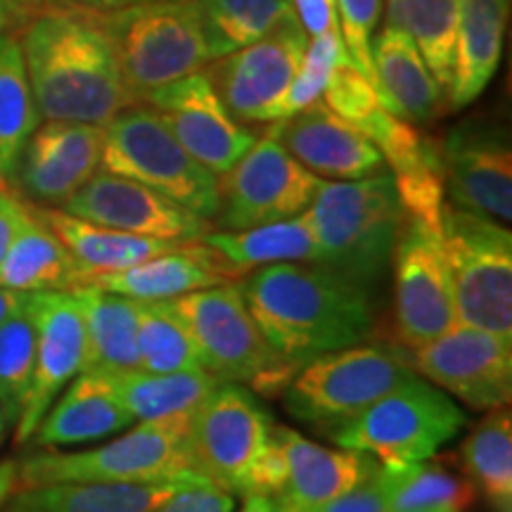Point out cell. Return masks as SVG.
I'll return each instance as SVG.
<instances>
[{"mask_svg":"<svg viewBox=\"0 0 512 512\" xmlns=\"http://www.w3.org/2000/svg\"><path fill=\"white\" fill-rule=\"evenodd\" d=\"M19 46L41 119L107 126L136 105L102 12L55 5L24 24Z\"/></svg>","mask_w":512,"mask_h":512,"instance_id":"6da1fadb","label":"cell"},{"mask_svg":"<svg viewBox=\"0 0 512 512\" xmlns=\"http://www.w3.org/2000/svg\"><path fill=\"white\" fill-rule=\"evenodd\" d=\"M240 292L266 342L299 370L373 335L368 292L320 264L261 266Z\"/></svg>","mask_w":512,"mask_h":512,"instance_id":"7a4b0ae2","label":"cell"},{"mask_svg":"<svg viewBox=\"0 0 512 512\" xmlns=\"http://www.w3.org/2000/svg\"><path fill=\"white\" fill-rule=\"evenodd\" d=\"M309 216L320 266L368 292L392 266L406 211L389 171L358 181H323Z\"/></svg>","mask_w":512,"mask_h":512,"instance_id":"3957f363","label":"cell"},{"mask_svg":"<svg viewBox=\"0 0 512 512\" xmlns=\"http://www.w3.org/2000/svg\"><path fill=\"white\" fill-rule=\"evenodd\" d=\"M195 413V411H192ZM192 413L133 422L121 437L79 453H38L19 463V489L64 482H159L202 477L192 453Z\"/></svg>","mask_w":512,"mask_h":512,"instance_id":"277c9868","label":"cell"},{"mask_svg":"<svg viewBox=\"0 0 512 512\" xmlns=\"http://www.w3.org/2000/svg\"><path fill=\"white\" fill-rule=\"evenodd\" d=\"M200 349L202 366L221 382L247 384L261 396L285 394L299 368L266 342L238 283L166 299Z\"/></svg>","mask_w":512,"mask_h":512,"instance_id":"5b68a950","label":"cell"},{"mask_svg":"<svg viewBox=\"0 0 512 512\" xmlns=\"http://www.w3.org/2000/svg\"><path fill=\"white\" fill-rule=\"evenodd\" d=\"M119 72L133 100L200 72L211 60L195 0L128 3L102 12Z\"/></svg>","mask_w":512,"mask_h":512,"instance_id":"8992f818","label":"cell"},{"mask_svg":"<svg viewBox=\"0 0 512 512\" xmlns=\"http://www.w3.org/2000/svg\"><path fill=\"white\" fill-rule=\"evenodd\" d=\"M100 171L131 178L207 221L219 214V176L197 162L145 102L105 126Z\"/></svg>","mask_w":512,"mask_h":512,"instance_id":"52a82bcc","label":"cell"},{"mask_svg":"<svg viewBox=\"0 0 512 512\" xmlns=\"http://www.w3.org/2000/svg\"><path fill=\"white\" fill-rule=\"evenodd\" d=\"M465 422L463 408L444 389L415 373L330 437L339 448L368 453L380 465H403L437 456Z\"/></svg>","mask_w":512,"mask_h":512,"instance_id":"ba28073f","label":"cell"},{"mask_svg":"<svg viewBox=\"0 0 512 512\" xmlns=\"http://www.w3.org/2000/svg\"><path fill=\"white\" fill-rule=\"evenodd\" d=\"M439 235L451 273L458 325L512 337L510 228L446 202Z\"/></svg>","mask_w":512,"mask_h":512,"instance_id":"9c48e42d","label":"cell"},{"mask_svg":"<svg viewBox=\"0 0 512 512\" xmlns=\"http://www.w3.org/2000/svg\"><path fill=\"white\" fill-rule=\"evenodd\" d=\"M413 375L392 347L354 344L306 363L285 389V408L292 418L337 430Z\"/></svg>","mask_w":512,"mask_h":512,"instance_id":"30bf717a","label":"cell"},{"mask_svg":"<svg viewBox=\"0 0 512 512\" xmlns=\"http://www.w3.org/2000/svg\"><path fill=\"white\" fill-rule=\"evenodd\" d=\"M273 430V418L245 384L221 382L192 413L197 470L230 496H249Z\"/></svg>","mask_w":512,"mask_h":512,"instance_id":"8fae6325","label":"cell"},{"mask_svg":"<svg viewBox=\"0 0 512 512\" xmlns=\"http://www.w3.org/2000/svg\"><path fill=\"white\" fill-rule=\"evenodd\" d=\"M323 178L294 159L278 138V121L228 174L219 178V230H247L304 214Z\"/></svg>","mask_w":512,"mask_h":512,"instance_id":"7c38bea8","label":"cell"},{"mask_svg":"<svg viewBox=\"0 0 512 512\" xmlns=\"http://www.w3.org/2000/svg\"><path fill=\"white\" fill-rule=\"evenodd\" d=\"M392 266L396 332L403 347L420 349L456 328V297L439 228L406 216Z\"/></svg>","mask_w":512,"mask_h":512,"instance_id":"4fadbf2b","label":"cell"},{"mask_svg":"<svg viewBox=\"0 0 512 512\" xmlns=\"http://www.w3.org/2000/svg\"><path fill=\"white\" fill-rule=\"evenodd\" d=\"M309 34L297 15L278 29L204 67L226 110L242 124H271L278 102L297 74Z\"/></svg>","mask_w":512,"mask_h":512,"instance_id":"5bb4252c","label":"cell"},{"mask_svg":"<svg viewBox=\"0 0 512 512\" xmlns=\"http://www.w3.org/2000/svg\"><path fill=\"white\" fill-rule=\"evenodd\" d=\"M411 366L475 411H494L510 403L512 337L456 325L434 342L413 349Z\"/></svg>","mask_w":512,"mask_h":512,"instance_id":"9a60e30c","label":"cell"},{"mask_svg":"<svg viewBox=\"0 0 512 512\" xmlns=\"http://www.w3.org/2000/svg\"><path fill=\"white\" fill-rule=\"evenodd\" d=\"M192 157L223 176L252 150L259 133L226 110L204 69L166 83L143 100Z\"/></svg>","mask_w":512,"mask_h":512,"instance_id":"2e32d148","label":"cell"},{"mask_svg":"<svg viewBox=\"0 0 512 512\" xmlns=\"http://www.w3.org/2000/svg\"><path fill=\"white\" fill-rule=\"evenodd\" d=\"M27 313L36 330L34 377L15 425V441L27 444L62 389L86 366V328L72 292H36Z\"/></svg>","mask_w":512,"mask_h":512,"instance_id":"e0dca14e","label":"cell"},{"mask_svg":"<svg viewBox=\"0 0 512 512\" xmlns=\"http://www.w3.org/2000/svg\"><path fill=\"white\" fill-rule=\"evenodd\" d=\"M60 209L121 233L169 242L200 240L214 228L211 221L192 214L169 197L107 171H98Z\"/></svg>","mask_w":512,"mask_h":512,"instance_id":"ac0fdd59","label":"cell"},{"mask_svg":"<svg viewBox=\"0 0 512 512\" xmlns=\"http://www.w3.org/2000/svg\"><path fill=\"white\" fill-rule=\"evenodd\" d=\"M105 126L46 119L31 133L15 178L36 207L60 209L100 171Z\"/></svg>","mask_w":512,"mask_h":512,"instance_id":"d6986e66","label":"cell"},{"mask_svg":"<svg viewBox=\"0 0 512 512\" xmlns=\"http://www.w3.org/2000/svg\"><path fill=\"white\" fill-rule=\"evenodd\" d=\"M439 155L451 204L501 223L512 219V152L501 128L460 124Z\"/></svg>","mask_w":512,"mask_h":512,"instance_id":"ffe728a7","label":"cell"},{"mask_svg":"<svg viewBox=\"0 0 512 512\" xmlns=\"http://www.w3.org/2000/svg\"><path fill=\"white\" fill-rule=\"evenodd\" d=\"M278 138L299 164L323 181H358L387 171L380 150L323 100L280 119Z\"/></svg>","mask_w":512,"mask_h":512,"instance_id":"44dd1931","label":"cell"},{"mask_svg":"<svg viewBox=\"0 0 512 512\" xmlns=\"http://www.w3.org/2000/svg\"><path fill=\"white\" fill-rule=\"evenodd\" d=\"M283 444L287 477L275 510H309L347 494L377 470V460L351 448H325L285 425H275Z\"/></svg>","mask_w":512,"mask_h":512,"instance_id":"7402d4cb","label":"cell"},{"mask_svg":"<svg viewBox=\"0 0 512 512\" xmlns=\"http://www.w3.org/2000/svg\"><path fill=\"white\" fill-rule=\"evenodd\" d=\"M133 418L121 403L114 375L83 370L57 396L29 441L41 448L76 446L124 432Z\"/></svg>","mask_w":512,"mask_h":512,"instance_id":"603a6c76","label":"cell"},{"mask_svg":"<svg viewBox=\"0 0 512 512\" xmlns=\"http://www.w3.org/2000/svg\"><path fill=\"white\" fill-rule=\"evenodd\" d=\"M230 280L233 278L216 264L209 249L200 240H192L171 252L128 266L124 271L91 275L81 287H95L138 302H166Z\"/></svg>","mask_w":512,"mask_h":512,"instance_id":"cb8c5ba5","label":"cell"},{"mask_svg":"<svg viewBox=\"0 0 512 512\" xmlns=\"http://www.w3.org/2000/svg\"><path fill=\"white\" fill-rule=\"evenodd\" d=\"M377 98L408 124H430L444 110V95L406 31L387 24L370 43Z\"/></svg>","mask_w":512,"mask_h":512,"instance_id":"d4e9b609","label":"cell"},{"mask_svg":"<svg viewBox=\"0 0 512 512\" xmlns=\"http://www.w3.org/2000/svg\"><path fill=\"white\" fill-rule=\"evenodd\" d=\"M200 242L230 278L271 264H318L320 247L309 209L292 219L247 230L211 228Z\"/></svg>","mask_w":512,"mask_h":512,"instance_id":"484cf974","label":"cell"},{"mask_svg":"<svg viewBox=\"0 0 512 512\" xmlns=\"http://www.w3.org/2000/svg\"><path fill=\"white\" fill-rule=\"evenodd\" d=\"M508 15L510 0H463L453 79L446 98L451 110L472 105L489 88L501 64Z\"/></svg>","mask_w":512,"mask_h":512,"instance_id":"4316f807","label":"cell"},{"mask_svg":"<svg viewBox=\"0 0 512 512\" xmlns=\"http://www.w3.org/2000/svg\"><path fill=\"white\" fill-rule=\"evenodd\" d=\"M211 484L202 477L159 482H64L19 489L15 501L36 512H152L188 486Z\"/></svg>","mask_w":512,"mask_h":512,"instance_id":"83f0119b","label":"cell"},{"mask_svg":"<svg viewBox=\"0 0 512 512\" xmlns=\"http://www.w3.org/2000/svg\"><path fill=\"white\" fill-rule=\"evenodd\" d=\"M29 209L72 252L74 259L83 268V273H86V278L100 273L124 271V268L140 264V261L150 259V256L171 252V249H178L183 245V242L140 238V235L121 233V230L79 219V216L67 214L62 209L36 207V204H29Z\"/></svg>","mask_w":512,"mask_h":512,"instance_id":"f1b7e54d","label":"cell"},{"mask_svg":"<svg viewBox=\"0 0 512 512\" xmlns=\"http://www.w3.org/2000/svg\"><path fill=\"white\" fill-rule=\"evenodd\" d=\"M86 273L62 240L31 214L0 264V287L15 292H74Z\"/></svg>","mask_w":512,"mask_h":512,"instance_id":"f546056e","label":"cell"},{"mask_svg":"<svg viewBox=\"0 0 512 512\" xmlns=\"http://www.w3.org/2000/svg\"><path fill=\"white\" fill-rule=\"evenodd\" d=\"M72 294L86 328L83 370H105V373L138 370V323L133 299L95 287H79Z\"/></svg>","mask_w":512,"mask_h":512,"instance_id":"4dcf8cb0","label":"cell"},{"mask_svg":"<svg viewBox=\"0 0 512 512\" xmlns=\"http://www.w3.org/2000/svg\"><path fill=\"white\" fill-rule=\"evenodd\" d=\"M112 375L119 399L133 422L192 413L221 384V380H216L207 370L145 373L138 368Z\"/></svg>","mask_w":512,"mask_h":512,"instance_id":"1f68e13d","label":"cell"},{"mask_svg":"<svg viewBox=\"0 0 512 512\" xmlns=\"http://www.w3.org/2000/svg\"><path fill=\"white\" fill-rule=\"evenodd\" d=\"M463 0H387V24L406 31L448 98Z\"/></svg>","mask_w":512,"mask_h":512,"instance_id":"d6a6232c","label":"cell"},{"mask_svg":"<svg viewBox=\"0 0 512 512\" xmlns=\"http://www.w3.org/2000/svg\"><path fill=\"white\" fill-rule=\"evenodd\" d=\"M41 124L19 38L0 34V174L12 190L24 145Z\"/></svg>","mask_w":512,"mask_h":512,"instance_id":"836d02e7","label":"cell"},{"mask_svg":"<svg viewBox=\"0 0 512 512\" xmlns=\"http://www.w3.org/2000/svg\"><path fill=\"white\" fill-rule=\"evenodd\" d=\"M211 60H219L271 34L294 17L287 0H195Z\"/></svg>","mask_w":512,"mask_h":512,"instance_id":"e575fe53","label":"cell"},{"mask_svg":"<svg viewBox=\"0 0 512 512\" xmlns=\"http://www.w3.org/2000/svg\"><path fill=\"white\" fill-rule=\"evenodd\" d=\"M463 465L475 489L494 512H512V418L510 408L489 411L465 439Z\"/></svg>","mask_w":512,"mask_h":512,"instance_id":"d590c367","label":"cell"},{"mask_svg":"<svg viewBox=\"0 0 512 512\" xmlns=\"http://www.w3.org/2000/svg\"><path fill=\"white\" fill-rule=\"evenodd\" d=\"M380 482L389 512L453 510L463 512L475 501L477 489L444 467L420 463L380 465Z\"/></svg>","mask_w":512,"mask_h":512,"instance_id":"8d00e7d4","label":"cell"},{"mask_svg":"<svg viewBox=\"0 0 512 512\" xmlns=\"http://www.w3.org/2000/svg\"><path fill=\"white\" fill-rule=\"evenodd\" d=\"M138 356L145 373H183L204 370L195 339L166 302H138Z\"/></svg>","mask_w":512,"mask_h":512,"instance_id":"74e56055","label":"cell"},{"mask_svg":"<svg viewBox=\"0 0 512 512\" xmlns=\"http://www.w3.org/2000/svg\"><path fill=\"white\" fill-rule=\"evenodd\" d=\"M34 358V320L24 309L19 316L0 325V408L10 430H15L19 413L27 401L31 377H34Z\"/></svg>","mask_w":512,"mask_h":512,"instance_id":"f35d334b","label":"cell"},{"mask_svg":"<svg viewBox=\"0 0 512 512\" xmlns=\"http://www.w3.org/2000/svg\"><path fill=\"white\" fill-rule=\"evenodd\" d=\"M351 62L347 55V48H344L342 34L339 29H330L325 34L313 36L309 43H306L304 57L299 62L297 74L287 91L283 100L278 102V110H275V121L290 119L292 114L302 112L304 107H309L311 102L320 100L325 86H328L332 74L337 72V67Z\"/></svg>","mask_w":512,"mask_h":512,"instance_id":"ab89813d","label":"cell"},{"mask_svg":"<svg viewBox=\"0 0 512 512\" xmlns=\"http://www.w3.org/2000/svg\"><path fill=\"white\" fill-rule=\"evenodd\" d=\"M337 27L354 67L375 88V69L370 43L382 17V0H335Z\"/></svg>","mask_w":512,"mask_h":512,"instance_id":"60d3db41","label":"cell"},{"mask_svg":"<svg viewBox=\"0 0 512 512\" xmlns=\"http://www.w3.org/2000/svg\"><path fill=\"white\" fill-rule=\"evenodd\" d=\"M287 512H389L387 496L380 482V465L368 479L347 491V494L332 498V501L316 505L309 510H287Z\"/></svg>","mask_w":512,"mask_h":512,"instance_id":"b9f144b4","label":"cell"},{"mask_svg":"<svg viewBox=\"0 0 512 512\" xmlns=\"http://www.w3.org/2000/svg\"><path fill=\"white\" fill-rule=\"evenodd\" d=\"M235 501L228 491L214 484L188 486L152 512H233Z\"/></svg>","mask_w":512,"mask_h":512,"instance_id":"7bdbcfd3","label":"cell"},{"mask_svg":"<svg viewBox=\"0 0 512 512\" xmlns=\"http://www.w3.org/2000/svg\"><path fill=\"white\" fill-rule=\"evenodd\" d=\"M287 3L292 5L294 15H297L309 38L325 34L330 29H339L335 0H287Z\"/></svg>","mask_w":512,"mask_h":512,"instance_id":"ee69618b","label":"cell"},{"mask_svg":"<svg viewBox=\"0 0 512 512\" xmlns=\"http://www.w3.org/2000/svg\"><path fill=\"white\" fill-rule=\"evenodd\" d=\"M29 219V204L22 202L12 190H0V264L15 242L19 228Z\"/></svg>","mask_w":512,"mask_h":512,"instance_id":"f6af8a7d","label":"cell"},{"mask_svg":"<svg viewBox=\"0 0 512 512\" xmlns=\"http://www.w3.org/2000/svg\"><path fill=\"white\" fill-rule=\"evenodd\" d=\"M57 0H5V8L10 12L12 24H27L50 8H55Z\"/></svg>","mask_w":512,"mask_h":512,"instance_id":"bcb514c9","label":"cell"},{"mask_svg":"<svg viewBox=\"0 0 512 512\" xmlns=\"http://www.w3.org/2000/svg\"><path fill=\"white\" fill-rule=\"evenodd\" d=\"M31 294L27 292H15V290H5L0 287V325L8 323L10 318H15L27 309Z\"/></svg>","mask_w":512,"mask_h":512,"instance_id":"7dc6e473","label":"cell"},{"mask_svg":"<svg viewBox=\"0 0 512 512\" xmlns=\"http://www.w3.org/2000/svg\"><path fill=\"white\" fill-rule=\"evenodd\" d=\"M19 491V463L17 460H3L0 463V508Z\"/></svg>","mask_w":512,"mask_h":512,"instance_id":"c3c4849f","label":"cell"},{"mask_svg":"<svg viewBox=\"0 0 512 512\" xmlns=\"http://www.w3.org/2000/svg\"><path fill=\"white\" fill-rule=\"evenodd\" d=\"M57 5H62V8L88 10V12H110V10L121 8V5L126 3L124 0H57Z\"/></svg>","mask_w":512,"mask_h":512,"instance_id":"681fc988","label":"cell"},{"mask_svg":"<svg viewBox=\"0 0 512 512\" xmlns=\"http://www.w3.org/2000/svg\"><path fill=\"white\" fill-rule=\"evenodd\" d=\"M242 512H278L275 510V503L268 496H245V505H242Z\"/></svg>","mask_w":512,"mask_h":512,"instance_id":"f907efd6","label":"cell"},{"mask_svg":"<svg viewBox=\"0 0 512 512\" xmlns=\"http://www.w3.org/2000/svg\"><path fill=\"white\" fill-rule=\"evenodd\" d=\"M10 24V12L5 8V0H0V34H5V29H8Z\"/></svg>","mask_w":512,"mask_h":512,"instance_id":"816d5d0a","label":"cell"},{"mask_svg":"<svg viewBox=\"0 0 512 512\" xmlns=\"http://www.w3.org/2000/svg\"><path fill=\"white\" fill-rule=\"evenodd\" d=\"M8 432H10V425H8V420H5L3 408H0V446H3V441H5V437H8Z\"/></svg>","mask_w":512,"mask_h":512,"instance_id":"f5cc1de1","label":"cell"},{"mask_svg":"<svg viewBox=\"0 0 512 512\" xmlns=\"http://www.w3.org/2000/svg\"><path fill=\"white\" fill-rule=\"evenodd\" d=\"M10 512H36V510H31V508H27V505H22V503H12V508H10Z\"/></svg>","mask_w":512,"mask_h":512,"instance_id":"db71d44e","label":"cell"},{"mask_svg":"<svg viewBox=\"0 0 512 512\" xmlns=\"http://www.w3.org/2000/svg\"><path fill=\"white\" fill-rule=\"evenodd\" d=\"M0 190H10V185L5 183V178H3V174H0Z\"/></svg>","mask_w":512,"mask_h":512,"instance_id":"11a10c76","label":"cell"},{"mask_svg":"<svg viewBox=\"0 0 512 512\" xmlns=\"http://www.w3.org/2000/svg\"><path fill=\"white\" fill-rule=\"evenodd\" d=\"M124 3H152V0H124Z\"/></svg>","mask_w":512,"mask_h":512,"instance_id":"9f6ffc18","label":"cell"},{"mask_svg":"<svg viewBox=\"0 0 512 512\" xmlns=\"http://www.w3.org/2000/svg\"><path fill=\"white\" fill-rule=\"evenodd\" d=\"M411 512H453V510H411Z\"/></svg>","mask_w":512,"mask_h":512,"instance_id":"6f0895ef","label":"cell"}]
</instances>
